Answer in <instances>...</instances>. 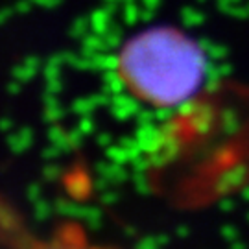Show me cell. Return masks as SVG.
Segmentation results:
<instances>
[{
  "label": "cell",
  "instance_id": "6da1fadb",
  "mask_svg": "<svg viewBox=\"0 0 249 249\" xmlns=\"http://www.w3.org/2000/svg\"><path fill=\"white\" fill-rule=\"evenodd\" d=\"M116 76L127 94L151 109H181L201 94L207 63L196 41L174 28H148L125 41Z\"/></svg>",
  "mask_w": 249,
  "mask_h": 249
},
{
  "label": "cell",
  "instance_id": "7a4b0ae2",
  "mask_svg": "<svg viewBox=\"0 0 249 249\" xmlns=\"http://www.w3.org/2000/svg\"><path fill=\"white\" fill-rule=\"evenodd\" d=\"M0 248L4 249H120L89 238L78 223H61L53 231L36 232L18 209L0 197Z\"/></svg>",
  "mask_w": 249,
  "mask_h": 249
}]
</instances>
